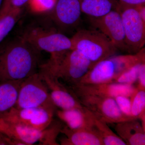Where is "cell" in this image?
<instances>
[{
  "mask_svg": "<svg viewBox=\"0 0 145 145\" xmlns=\"http://www.w3.org/2000/svg\"><path fill=\"white\" fill-rule=\"evenodd\" d=\"M41 52L20 36L0 48V82L23 80L39 72Z\"/></svg>",
  "mask_w": 145,
  "mask_h": 145,
  "instance_id": "obj_1",
  "label": "cell"
},
{
  "mask_svg": "<svg viewBox=\"0 0 145 145\" xmlns=\"http://www.w3.org/2000/svg\"><path fill=\"white\" fill-rule=\"evenodd\" d=\"M48 23L34 22L25 27L20 35L40 52L50 53V61L60 59L72 50L71 39Z\"/></svg>",
  "mask_w": 145,
  "mask_h": 145,
  "instance_id": "obj_2",
  "label": "cell"
},
{
  "mask_svg": "<svg viewBox=\"0 0 145 145\" xmlns=\"http://www.w3.org/2000/svg\"><path fill=\"white\" fill-rule=\"evenodd\" d=\"M145 62L144 48L134 54L114 55L96 64L76 85L113 82L129 68Z\"/></svg>",
  "mask_w": 145,
  "mask_h": 145,
  "instance_id": "obj_3",
  "label": "cell"
},
{
  "mask_svg": "<svg viewBox=\"0 0 145 145\" xmlns=\"http://www.w3.org/2000/svg\"><path fill=\"white\" fill-rule=\"evenodd\" d=\"M72 50L81 52L93 64L114 56L118 49L101 31L93 29L78 30L71 38Z\"/></svg>",
  "mask_w": 145,
  "mask_h": 145,
  "instance_id": "obj_4",
  "label": "cell"
},
{
  "mask_svg": "<svg viewBox=\"0 0 145 145\" xmlns=\"http://www.w3.org/2000/svg\"><path fill=\"white\" fill-rule=\"evenodd\" d=\"M53 75L70 87L77 84L93 67V64L77 50L67 52L59 59L43 64Z\"/></svg>",
  "mask_w": 145,
  "mask_h": 145,
  "instance_id": "obj_5",
  "label": "cell"
},
{
  "mask_svg": "<svg viewBox=\"0 0 145 145\" xmlns=\"http://www.w3.org/2000/svg\"><path fill=\"white\" fill-rule=\"evenodd\" d=\"M15 107H42L57 109L50 97L49 91L39 72L24 79L21 84Z\"/></svg>",
  "mask_w": 145,
  "mask_h": 145,
  "instance_id": "obj_6",
  "label": "cell"
},
{
  "mask_svg": "<svg viewBox=\"0 0 145 145\" xmlns=\"http://www.w3.org/2000/svg\"><path fill=\"white\" fill-rule=\"evenodd\" d=\"M117 10L121 16L124 29L127 51L137 53L145 44V22L141 18L135 5L119 2Z\"/></svg>",
  "mask_w": 145,
  "mask_h": 145,
  "instance_id": "obj_7",
  "label": "cell"
},
{
  "mask_svg": "<svg viewBox=\"0 0 145 145\" xmlns=\"http://www.w3.org/2000/svg\"><path fill=\"white\" fill-rule=\"evenodd\" d=\"M76 97L83 107L107 124L117 123L135 119L122 113L114 98L89 95Z\"/></svg>",
  "mask_w": 145,
  "mask_h": 145,
  "instance_id": "obj_8",
  "label": "cell"
},
{
  "mask_svg": "<svg viewBox=\"0 0 145 145\" xmlns=\"http://www.w3.org/2000/svg\"><path fill=\"white\" fill-rule=\"evenodd\" d=\"M56 110L42 107L18 108L13 107L0 118L42 131L52 121Z\"/></svg>",
  "mask_w": 145,
  "mask_h": 145,
  "instance_id": "obj_9",
  "label": "cell"
},
{
  "mask_svg": "<svg viewBox=\"0 0 145 145\" xmlns=\"http://www.w3.org/2000/svg\"><path fill=\"white\" fill-rule=\"evenodd\" d=\"M39 72L47 87L52 102L57 108L66 110L84 107L71 90L43 64L41 65Z\"/></svg>",
  "mask_w": 145,
  "mask_h": 145,
  "instance_id": "obj_10",
  "label": "cell"
},
{
  "mask_svg": "<svg viewBox=\"0 0 145 145\" xmlns=\"http://www.w3.org/2000/svg\"><path fill=\"white\" fill-rule=\"evenodd\" d=\"M92 26L107 36L118 50L127 51L124 29L121 16L117 9L101 17H89Z\"/></svg>",
  "mask_w": 145,
  "mask_h": 145,
  "instance_id": "obj_11",
  "label": "cell"
},
{
  "mask_svg": "<svg viewBox=\"0 0 145 145\" xmlns=\"http://www.w3.org/2000/svg\"><path fill=\"white\" fill-rule=\"evenodd\" d=\"M68 88L76 97L89 95L113 98L119 95L131 97L137 89L133 85L114 82L82 84Z\"/></svg>",
  "mask_w": 145,
  "mask_h": 145,
  "instance_id": "obj_12",
  "label": "cell"
},
{
  "mask_svg": "<svg viewBox=\"0 0 145 145\" xmlns=\"http://www.w3.org/2000/svg\"><path fill=\"white\" fill-rule=\"evenodd\" d=\"M82 13L79 0H57L51 20L59 28L69 29L78 25Z\"/></svg>",
  "mask_w": 145,
  "mask_h": 145,
  "instance_id": "obj_13",
  "label": "cell"
},
{
  "mask_svg": "<svg viewBox=\"0 0 145 145\" xmlns=\"http://www.w3.org/2000/svg\"><path fill=\"white\" fill-rule=\"evenodd\" d=\"M0 131L18 145H31L39 142L42 131L0 118Z\"/></svg>",
  "mask_w": 145,
  "mask_h": 145,
  "instance_id": "obj_14",
  "label": "cell"
},
{
  "mask_svg": "<svg viewBox=\"0 0 145 145\" xmlns=\"http://www.w3.org/2000/svg\"><path fill=\"white\" fill-rule=\"evenodd\" d=\"M61 133L66 137L60 140L62 145H104L103 140L94 126L71 129L63 127Z\"/></svg>",
  "mask_w": 145,
  "mask_h": 145,
  "instance_id": "obj_15",
  "label": "cell"
},
{
  "mask_svg": "<svg viewBox=\"0 0 145 145\" xmlns=\"http://www.w3.org/2000/svg\"><path fill=\"white\" fill-rule=\"evenodd\" d=\"M55 114L70 129L93 127L91 113L84 107L82 108L57 109Z\"/></svg>",
  "mask_w": 145,
  "mask_h": 145,
  "instance_id": "obj_16",
  "label": "cell"
},
{
  "mask_svg": "<svg viewBox=\"0 0 145 145\" xmlns=\"http://www.w3.org/2000/svg\"><path fill=\"white\" fill-rule=\"evenodd\" d=\"M117 135L128 145H145V129L138 120H129L116 123Z\"/></svg>",
  "mask_w": 145,
  "mask_h": 145,
  "instance_id": "obj_17",
  "label": "cell"
},
{
  "mask_svg": "<svg viewBox=\"0 0 145 145\" xmlns=\"http://www.w3.org/2000/svg\"><path fill=\"white\" fill-rule=\"evenodd\" d=\"M23 80L0 82V117L15 106Z\"/></svg>",
  "mask_w": 145,
  "mask_h": 145,
  "instance_id": "obj_18",
  "label": "cell"
},
{
  "mask_svg": "<svg viewBox=\"0 0 145 145\" xmlns=\"http://www.w3.org/2000/svg\"><path fill=\"white\" fill-rule=\"evenodd\" d=\"M82 13L89 17H101L112 10L117 9L118 0H79Z\"/></svg>",
  "mask_w": 145,
  "mask_h": 145,
  "instance_id": "obj_19",
  "label": "cell"
},
{
  "mask_svg": "<svg viewBox=\"0 0 145 145\" xmlns=\"http://www.w3.org/2000/svg\"><path fill=\"white\" fill-rule=\"evenodd\" d=\"M91 114L93 119V126L100 134L104 145H126L117 134H115L109 127L107 123L97 118L92 113H91Z\"/></svg>",
  "mask_w": 145,
  "mask_h": 145,
  "instance_id": "obj_20",
  "label": "cell"
},
{
  "mask_svg": "<svg viewBox=\"0 0 145 145\" xmlns=\"http://www.w3.org/2000/svg\"><path fill=\"white\" fill-rule=\"evenodd\" d=\"M24 8L12 10L0 16V43L10 33L20 19Z\"/></svg>",
  "mask_w": 145,
  "mask_h": 145,
  "instance_id": "obj_21",
  "label": "cell"
},
{
  "mask_svg": "<svg viewBox=\"0 0 145 145\" xmlns=\"http://www.w3.org/2000/svg\"><path fill=\"white\" fill-rule=\"evenodd\" d=\"M132 117L141 121L145 129V91L137 89L130 97Z\"/></svg>",
  "mask_w": 145,
  "mask_h": 145,
  "instance_id": "obj_22",
  "label": "cell"
},
{
  "mask_svg": "<svg viewBox=\"0 0 145 145\" xmlns=\"http://www.w3.org/2000/svg\"><path fill=\"white\" fill-rule=\"evenodd\" d=\"M63 127L61 122L54 121L46 128L42 131L41 135L39 140V144L43 145H59L57 142L58 135L61 133Z\"/></svg>",
  "mask_w": 145,
  "mask_h": 145,
  "instance_id": "obj_23",
  "label": "cell"
},
{
  "mask_svg": "<svg viewBox=\"0 0 145 145\" xmlns=\"http://www.w3.org/2000/svg\"><path fill=\"white\" fill-rule=\"evenodd\" d=\"M143 63L144 62L137 64L122 72L113 81V82L134 84V83L137 82L140 67Z\"/></svg>",
  "mask_w": 145,
  "mask_h": 145,
  "instance_id": "obj_24",
  "label": "cell"
},
{
  "mask_svg": "<svg viewBox=\"0 0 145 145\" xmlns=\"http://www.w3.org/2000/svg\"><path fill=\"white\" fill-rule=\"evenodd\" d=\"M30 0H3L0 8V16L16 9L24 8Z\"/></svg>",
  "mask_w": 145,
  "mask_h": 145,
  "instance_id": "obj_25",
  "label": "cell"
},
{
  "mask_svg": "<svg viewBox=\"0 0 145 145\" xmlns=\"http://www.w3.org/2000/svg\"><path fill=\"white\" fill-rule=\"evenodd\" d=\"M57 0H30L31 8L35 12H42L52 10Z\"/></svg>",
  "mask_w": 145,
  "mask_h": 145,
  "instance_id": "obj_26",
  "label": "cell"
},
{
  "mask_svg": "<svg viewBox=\"0 0 145 145\" xmlns=\"http://www.w3.org/2000/svg\"><path fill=\"white\" fill-rule=\"evenodd\" d=\"M114 99L119 109L123 114L127 117L135 119L131 115V102L130 97L119 95L115 97Z\"/></svg>",
  "mask_w": 145,
  "mask_h": 145,
  "instance_id": "obj_27",
  "label": "cell"
},
{
  "mask_svg": "<svg viewBox=\"0 0 145 145\" xmlns=\"http://www.w3.org/2000/svg\"><path fill=\"white\" fill-rule=\"evenodd\" d=\"M137 82V89L145 91V62L142 63L141 65Z\"/></svg>",
  "mask_w": 145,
  "mask_h": 145,
  "instance_id": "obj_28",
  "label": "cell"
},
{
  "mask_svg": "<svg viewBox=\"0 0 145 145\" xmlns=\"http://www.w3.org/2000/svg\"><path fill=\"white\" fill-rule=\"evenodd\" d=\"M0 145H18L16 141L10 139L0 131Z\"/></svg>",
  "mask_w": 145,
  "mask_h": 145,
  "instance_id": "obj_29",
  "label": "cell"
},
{
  "mask_svg": "<svg viewBox=\"0 0 145 145\" xmlns=\"http://www.w3.org/2000/svg\"><path fill=\"white\" fill-rule=\"evenodd\" d=\"M119 2L125 4L137 5L145 4V0H118Z\"/></svg>",
  "mask_w": 145,
  "mask_h": 145,
  "instance_id": "obj_30",
  "label": "cell"
},
{
  "mask_svg": "<svg viewBox=\"0 0 145 145\" xmlns=\"http://www.w3.org/2000/svg\"><path fill=\"white\" fill-rule=\"evenodd\" d=\"M135 8L138 11L139 15L144 22H145V4L135 5Z\"/></svg>",
  "mask_w": 145,
  "mask_h": 145,
  "instance_id": "obj_31",
  "label": "cell"
},
{
  "mask_svg": "<svg viewBox=\"0 0 145 145\" xmlns=\"http://www.w3.org/2000/svg\"><path fill=\"white\" fill-rule=\"evenodd\" d=\"M3 0H0V8L1 7L2 4Z\"/></svg>",
  "mask_w": 145,
  "mask_h": 145,
  "instance_id": "obj_32",
  "label": "cell"
}]
</instances>
